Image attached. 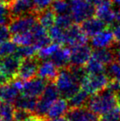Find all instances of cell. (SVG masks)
Returning <instances> with one entry per match:
<instances>
[{"instance_id": "cell-32", "label": "cell", "mask_w": 120, "mask_h": 121, "mask_svg": "<svg viewBox=\"0 0 120 121\" xmlns=\"http://www.w3.org/2000/svg\"><path fill=\"white\" fill-rule=\"evenodd\" d=\"M105 73L110 80H114L120 82V64L116 61L107 65Z\"/></svg>"}, {"instance_id": "cell-35", "label": "cell", "mask_w": 120, "mask_h": 121, "mask_svg": "<svg viewBox=\"0 0 120 121\" xmlns=\"http://www.w3.org/2000/svg\"><path fill=\"white\" fill-rule=\"evenodd\" d=\"M100 121H120V108L119 106L102 115Z\"/></svg>"}, {"instance_id": "cell-11", "label": "cell", "mask_w": 120, "mask_h": 121, "mask_svg": "<svg viewBox=\"0 0 120 121\" xmlns=\"http://www.w3.org/2000/svg\"><path fill=\"white\" fill-rule=\"evenodd\" d=\"M48 82L41 78H34L28 81L24 82L21 93L22 95L38 98L43 94Z\"/></svg>"}, {"instance_id": "cell-19", "label": "cell", "mask_w": 120, "mask_h": 121, "mask_svg": "<svg viewBox=\"0 0 120 121\" xmlns=\"http://www.w3.org/2000/svg\"><path fill=\"white\" fill-rule=\"evenodd\" d=\"M71 49L60 47L50 58V60L56 65L58 69H65L70 64Z\"/></svg>"}, {"instance_id": "cell-20", "label": "cell", "mask_w": 120, "mask_h": 121, "mask_svg": "<svg viewBox=\"0 0 120 121\" xmlns=\"http://www.w3.org/2000/svg\"><path fill=\"white\" fill-rule=\"evenodd\" d=\"M37 103H38V100L35 97L21 95L18 96L17 99L14 101V106L15 109H21V110L34 113L36 108Z\"/></svg>"}, {"instance_id": "cell-45", "label": "cell", "mask_w": 120, "mask_h": 121, "mask_svg": "<svg viewBox=\"0 0 120 121\" xmlns=\"http://www.w3.org/2000/svg\"><path fill=\"white\" fill-rule=\"evenodd\" d=\"M111 2H112L113 4L116 5V6H118L119 8H120V0H110Z\"/></svg>"}, {"instance_id": "cell-29", "label": "cell", "mask_w": 120, "mask_h": 121, "mask_svg": "<svg viewBox=\"0 0 120 121\" xmlns=\"http://www.w3.org/2000/svg\"><path fill=\"white\" fill-rule=\"evenodd\" d=\"M60 48V45L56 43H51L50 45H47V46L44 47L41 49L39 50L37 53L39 59H42V60H46L49 58H51V56Z\"/></svg>"}, {"instance_id": "cell-23", "label": "cell", "mask_w": 120, "mask_h": 121, "mask_svg": "<svg viewBox=\"0 0 120 121\" xmlns=\"http://www.w3.org/2000/svg\"><path fill=\"white\" fill-rule=\"evenodd\" d=\"M56 17V14L52 9H45L39 13L37 15V21L42 26L49 30L55 25Z\"/></svg>"}, {"instance_id": "cell-27", "label": "cell", "mask_w": 120, "mask_h": 121, "mask_svg": "<svg viewBox=\"0 0 120 121\" xmlns=\"http://www.w3.org/2000/svg\"><path fill=\"white\" fill-rule=\"evenodd\" d=\"M12 41L17 46H26V45H33L34 38L31 32L20 34V35H12Z\"/></svg>"}, {"instance_id": "cell-6", "label": "cell", "mask_w": 120, "mask_h": 121, "mask_svg": "<svg viewBox=\"0 0 120 121\" xmlns=\"http://www.w3.org/2000/svg\"><path fill=\"white\" fill-rule=\"evenodd\" d=\"M37 23V17L35 14H29L12 19L9 22V30L12 35L26 33L31 30Z\"/></svg>"}, {"instance_id": "cell-9", "label": "cell", "mask_w": 120, "mask_h": 121, "mask_svg": "<svg viewBox=\"0 0 120 121\" xmlns=\"http://www.w3.org/2000/svg\"><path fill=\"white\" fill-rule=\"evenodd\" d=\"M92 49L90 45H82L71 49L70 65L84 67L92 57Z\"/></svg>"}, {"instance_id": "cell-22", "label": "cell", "mask_w": 120, "mask_h": 121, "mask_svg": "<svg viewBox=\"0 0 120 121\" xmlns=\"http://www.w3.org/2000/svg\"><path fill=\"white\" fill-rule=\"evenodd\" d=\"M59 96H61L60 92L54 82H49L40 99L52 105L54 102L59 99Z\"/></svg>"}, {"instance_id": "cell-48", "label": "cell", "mask_w": 120, "mask_h": 121, "mask_svg": "<svg viewBox=\"0 0 120 121\" xmlns=\"http://www.w3.org/2000/svg\"><path fill=\"white\" fill-rule=\"evenodd\" d=\"M8 1H9V0H8ZM8 2H7V3H8Z\"/></svg>"}, {"instance_id": "cell-31", "label": "cell", "mask_w": 120, "mask_h": 121, "mask_svg": "<svg viewBox=\"0 0 120 121\" xmlns=\"http://www.w3.org/2000/svg\"><path fill=\"white\" fill-rule=\"evenodd\" d=\"M37 49L33 45H26V46H18L15 55L17 56L21 60L28 58H32L35 56Z\"/></svg>"}, {"instance_id": "cell-25", "label": "cell", "mask_w": 120, "mask_h": 121, "mask_svg": "<svg viewBox=\"0 0 120 121\" xmlns=\"http://www.w3.org/2000/svg\"><path fill=\"white\" fill-rule=\"evenodd\" d=\"M85 69L87 74H99L105 73L106 68L104 64H103L95 58L91 57L88 63L85 65Z\"/></svg>"}, {"instance_id": "cell-42", "label": "cell", "mask_w": 120, "mask_h": 121, "mask_svg": "<svg viewBox=\"0 0 120 121\" xmlns=\"http://www.w3.org/2000/svg\"><path fill=\"white\" fill-rule=\"evenodd\" d=\"M24 121H46V120H42V119H40L39 117L35 116V115H32L31 117H30L29 119H27V120H26Z\"/></svg>"}, {"instance_id": "cell-14", "label": "cell", "mask_w": 120, "mask_h": 121, "mask_svg": "<svg viewBox=\"0 0 120 121\" xmlns=\"http://www.w3.org/2000/svg\"><path fill=\"white\" fill-rule=\"evenodd\" d=\"M91 45L95 49L111 48L113 45H115L113 30L106 28L105 30L98 33L91 38Z\"/></svg>"}, {"instance_id": "cell-17", "label": "cell", "mask_w": 120, "mask_h": 121, "mask_svg": "<svg viewBox=\"0 0 120 121\" xmlns=\"http://www.w3.org/2000/svg\"><path fill=\"white\" fill-rule=\"evenodd\" d=\"M68 102H67V100L66 99H58L50 106L48 115H47L46 120H51V119L63 117V115H66V114L68 111Z\"/></svg>"}, {"instance_id": "cell-44", "label": "cell", "mask_w": 120, "mask_h": 121, "mask_svg": "<svg viewBox=\"0 0 120 121\" xmlns=\"http://www.w3.org/2000/svg\"><path fill=\"white\" fill-rule=\"evenodd\" d=\"M46 121H68L66 117H59V118H56V119H51V120H49Z\"/></svg>"}, {"instance_id": "cell-30", "label": "cell", "mask_w": 120, "mask_h": 121, "mask_svg": "<svg viewBox=\"0 0 120 121\" xmlns=\"http://www.w3.org/2000/svg\"><path fill=\"white\" fill-rule=\"evenodd\" d=\"M49 35H50V39H51L52 42L54 43L58 44H63L64 41V34H65V30L59 28L57 26H54L48 30Z\"/></svg>"}, {"instance_id": "cell-34", "label": "cell", "mask_w": 120, "mask_h": 121, "mask_svg": "<svg viewBox=\"0 0 120 121\" xmlns=\"http://www.w3.org/2000/svg\"><path fill=\"white\" fill-rule=\"evenodd\" d=\"M14 107L11 103L0 101V117L9 120H13Z\"/></svg>"}, {"instance_id": "cell-4", "label": "cell", "mask_w": 120, "mask_h": 121, "mask_svg": "<svg viewBox=\"0 0 120 121\" xmlns=\"http://www.w3.org/2000/svg\"><path fill=\"white\" fill-rule=\"evenodd\" d=\"M21 59L15 54L0 60V84L10 82L17 76Z\"/></svg>"}, {"instance_id": "cell-18", "label": "cell", "mask_w": 120, "mask_h": 121, "mask_svg": "<svg viewBox=\"0 0 120 121\" xmlns=\"http://www.w3.org/2000/svg\"><path fill=\"white\" fill-rule=\"evenodd\" d=\"M20 91L13 85L12 82L0 84V101L12 103L17 99Z\"/></svg>"}, {"instance_id": "cell-21", "label": "cell", "mask_w": 120, "mask_h": 121, "mask_svg": "<svg viewBox=\"0 0 120 121\" xmlns=\"http://www.w3.org/2000/svg\"><path fill=\"white\" fill-rule=\"evenodd\" d=\"M92 57L104 65H109L115 60L114 49L112 48L95 49L92 52Z\"/></svg>"}, {"instance_id": "cell-47", "label": "cell", "mask_w": 120, "mask_h": 121, "mask_svg": "<svg viewBox=\"0 0 120 121\" xmlns=\"http://www.w3.org/2000/svg\"><path fill=\"white\" fill-rule=\"evenodd\" d=\"M0 1H1V2H3V0H0ZM4 1H7V2H8V0H4Z\"/></svg>"}, {"instance_id": "cell-41", "label": "cell", "mask_w": 120, "mask_h": 121, "mask_svg": "<svg viewBox=\"0 0 120 121\" xmlns=\"http://www.w3.org/2000/svg\"><path fill=\"white\" fill-rule=\"evenodd\" d=\"M114 55L115 61L120 64V46H116V49H114Z\"/></svg>"}, {"instance_id": "cell-2", "label": "cell", "mask_w": 120, "mask_h": 121, "mask_svg": "<svg viewBox=\"0 0 120 121\" xmlns=\"http://www.w3.org/2000/svg\"><path fill=\"white\" fill-rule=\"evenodd\" d=\"M54 82L62 97L67 100L70 99L82 89L81 84L76 80L68 67L62 69L58 72Z\"/></svg>"}, {"instance_id": "cell-37", "label": "cell", "mask_w": 120, "mask_h": 121, "mask_svg": "<svg viewBox=\"0 0 120 121\" xmlns=\"http://www.w3.org/2000/svg\"><path fill=\"white\" fill-rule=\"evenodd\" d=\"M34 115L32 112L21 109H15L13 113V121H24Z\"/></svg>"}, {"instance_id": "cell-1", "label": "cell", "mask_w": 120, "mask_h": 121, "mask_svg": "<svg viewBox=\"0 0 120 121\" xmlns=\"http://www.w3.org/2000/svg\"><path fill=\"white\" fill-rule=\"evenodd\" d=\"M87 107L96 115L102 116L118 107L116 94L109 88H104L90 96L87 103Z\"/></svg>"}, {"instance_id": "cell-39", "label": "cell", "mask_w": 120, "mask_h": 121, "mask_svg": "<svg viewBox=\"0 0 120 121\" xmlns=\"http://www.w3.org/2000/svg\"><path fill=\"white\" fill-rule=\"evenodd\" d=\"M11 31L9 30V27L7 25L0 26V43L6 40H9L11 36Z\"/></svg>"}, {"instance_id": "cell-15", "label": "cell", "mask_w": 120, "mask_h": 121, "mask_svg": "<svg viewBox=\"0 0 120 121\" xmlns=\"http://www.w3.org/2000/svg\"><path fill=\"white\" fill-rule=\"evenodd\" d=\"M81 26H82L83 31L85 32V34L87 35V37H91V38L102 30L108 28L107 25L97 17H92L87 19V21L82 23Z\"/></svg>"}, {"instance_id": "cell-36", "label": "cell", "mask_w": 120, "mask_h": 121, "mask_svg": "<svg viewBox=\"0 0 120 121\" xmlns=\"http://www.w3.org/2000/svg\"><path fill=\"white\" fill-rule=\"evenodd\" d=\"M10 19L11 17L8 13V5L0 1V26L6 25L8 22H10Z\"/></svg>"}, {"instance_id": "cell-10", "label": "cell", "mask_w": 120, "mask_h": 121, "mask_svg": "<svg viewBox=\"0 0 120 121\" xmlns=\"http://www.w3.org/2000/svg\"><path fill=\"white\" fill-rule=\"evenodd\" d=\"M39 60V59H35L34 57L22 59L17 78L22 81H28L31 78H35V75L38 73L40 65Z\"/></svg>"}, {"instance_id": "cell-7", "label": "cell", "mask_w": 120, "mask_h": 121, "mask_svg": "<svg viewBox=\"0 0 120 121\" xmlns=\"http://www.w3.org/2000/svg\"><path fill=\"white\" fill-rule=\"evenodd\" d=\"M7 4L11 19L32 14L35 11L33 0H9Z\"/></svg>"}, {"instance_id": "cell-16", "label": "cell", "mask_w": 120, "mask_h": 121, "mask_svg": "<svg viewBox=\"0 0 120 121\" xmlns=\"http://www.w3.org/2000/svg\"><path fill=\"white\" fill-rule=\"evenodd\" d=\"M38 76L45 79V81L55 82L58 74V68L51 60H44L39 65Z\"/></svg>"}, {"instance_id": "cell-38", "label": "cell", "mask_w": 120, "mask_h": 121, "mask_svg": "<svg viewBox=\"0 0 120 121\" xmlns=\"http://www.w3.org/2000/svg\"><path fill=\"white\" fill-rule=\"evenodd\" d=\"M54 1V0H33L35 11L40 13L45 9H48V8L51 6Z\"/></svg>"}, {"instance_id": "cell-49", "label": "cell", "mask_w": 120, "mask_h": 121, "mask_svg": "<svg viewBox=\"0 0 120 121\" xmlns=\"http://www.w3.org/2000/svg\"><path fill=\"white\" fill-rule=\"evenodd\" d=\"M0 60H1V59H0Z\"/></svg>"}, {"instance_id": "cell-26", "label": "cell", "mask_w": 120, "mask_h": 121, "mask_svg": "<svg viewBox=\"0 0 120 121\" xmlns=\"http://www.w3.org/2000/svg\"><path fill=\"white\" fill-rule=\"evenodd\" d=\"M51 9L57 16L62 14H70L69 0H54L51 5Z\"/></svg>"}, {"instance_id": "cell-43", "label": "cell", "mask_w": 120, "mask_h": 121, "mask_svg": "<svg viewBox=\"0 0 120 121\" xmlns=\"http://www.w3.org/2000/svg\"><path fill=\"white\" fill-rule=\"evenodd\" d=\"M115 21L117 22L119 24H120V8H119L117 10H116V18H115Z\"/></svg>"}, {"instance_id": "cell-46", "label": "cell", "mask_w": 120, "mask_h": 121, "mask_svg": "<svg viewBox=\"0 0 120 121\" xmlns=\"http://www.w3.org/2000/svg\"><path fill=\"white\" fill-rule=\"evenodd\" d=\"M0 121H13V120H7V119H4V118H2V117H0Z\"/></svg>"}, {"instance_id": "cell-40", "label": "cell", "mask_w": 120, "mask_h": 121, "mask_svg": "<svg viewBox=\"0 0 120 121\" xmlns=\"http://www.w3.org/2000/svg\"><path fill=\"white\" fill-rule=\"evenodd\" d=\"M113 34L114 37V43L116 46H120V24H118L113 27Z\"/></svg>"}, {"instance_id": "cell-8", "label": "cell", "mask_w": 120, "mask_h": 121, "mask_svg": "<svg viewBox=\"0 0 120 121\" xmlns=\"http://www.w3.org/2000/svg\"><path fill=\"white\" fill-rule=\"evenodd\" d=\"M88 41V37L83 31L82 26L78 25H72L64 34V45L70 47H76L78 45H86Z\"/></svg>"}, {"instance_id": "cell-13", "label": "cell", "mask_w": 120, "mask_h": 121, "mask_svg": "<svg viewBox=\"0 0 120 121\" xmlns=\"http://www.w3.org/2000/svg\"><path fill=\"white\" fill-rule=\"evenodd\" d=\"M65 117L68 121H100L99 115L87 106L70 109Z\"/></svg>"}, {"instance_id": "cell-5", "label": "cell", "mask_w": 120, "mask_h": 121, "mask_svg": "<svg viewBox=\"0 0 120 121\" xmlns=\"http://www.w3.org/2000/svg\"><path fill=\"white\" fill-rule=\"evenodd\" d=\"M110 82L109 78L105 73L99 74H88L82 82V89L89 95H94L107 87Z\"/></svg>"}, {"instance_id": "cell-24", "label": "cell", "mask_w": 120, "mask_h": 121, "mask_svg": "<svg viewBox=\"0 0 120 121\" xmlns=\"http://www.w3.org/2000/svg\"><path fill=\"white\" fill-rule=\"evenodd\" d=\"M89 98H90V95L84 90L81 89L77 94H75L73 96L68 99L67 102H68V105L71 109L79 108V107L85 106V105H87V101H88Z\"/></svg>"}, {"instance_id": "cell-33", "label": "cell", "mask_w": 120, "mask_h": 121, "mask_svg": "<svg viewBox=\"0 0 120 121\" xmlns=\"http://www.w3.org/2000/svg\"><path fill=\"white\" fill-rule=\"evenodd\" d=\"M73 22L72 17L70 14H62L58 15L56 17V21H55V26H58L59 28L66 30L71 27Z\"/></svg>"}, {"instance_id": "cell-28", "label": "cell", "mask_w": 120, "mask_h": 121, "mask_svg": "<svg viewBox=\"0 0 120 121\" xmlns=\"http://www.w3.org/2000/svg\"><path fill=\"white\" fill-rule=\"evenodd\" d=\"M17 45L12 40H6L0 43V57L5 58L16 54Z\"/></svg>"}, {"instance_id": "cell-12", "label": "cell", "mask_w": 120, "mask_h": 121, "mask_svg": "<svg viewBox=\"0 0 120 121\" xmlns=\"http://www.w3.org/2000/svg\"><path fill=\"white\" fill-rule=\"evenodd\" d=\"M95 15L107 26L113 25L116 18V10L110 0H102L95 7Z\"/></svg>"}, {"instance_id": "cell-3", "label": "cell", "mask_w": 120, "mask_h": 121, "mask_svg": "<svg viewBox=\"0 0 120 121\" xmlns=\"http://www.w3.org/2000/svg\"><path fill=\"white\" fill-rule=\"evenodd\" d=\"M70 15L76 23L84 22L95 14V7L87 0H69Z\"/></svg>"}]
</instances>
